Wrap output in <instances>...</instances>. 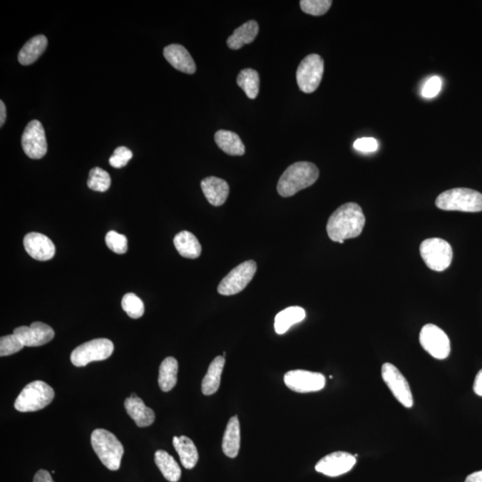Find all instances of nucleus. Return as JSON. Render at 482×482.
Wrapping results in <instances>:
<instances>
[{
	"instance_id": "nucleus-23",
	"label": "nucleus",
	"mask_w": 482,
	"mask_h": 482,
	"mask_svg": "<svg viewBox=\"0 0 482 482\" xmlns=\"http://www.w3.org/2000/svg\"><path fill=\"white\" fill-rule=\"evenodd\" d=\"M225 364V358L221 356L216 357L212 362L202 381V393L204 395L211 396L218 391Z\"/></svg>"
},
{
	"instance_id": "nucleus-32",
	"label": "nucleus",
	"mask_w": 482,
	"mask_h": 482,
	"mask_svg": "<svg viewBox=\"0 0 482 482\" xmlns=\"http://www.w3.org/2000/svg\"><path fill=\"white\" fill-rule=\"evenodd\" d=\"M122 307L133 319H139L144 314L145 307L143 300L134 293H127L123 296Z\"/></svg>"
},
{
	"instance_id": "nucleus-39",
	"label": "nucleus",
	"mask_w": 482,
	"mask_h": 482,
	"mask_svg": "<svg viewBox=\"0 0 482 482\" xmlns=\"http://www.w3.org/2000/svg\"><path fill=\"white\" fill-rule=\"evenodd\" d=\"M34 482H55L53 481L51 473L46 470L38 471L35 474Z\"/></svg>"
},
{
	"instance_id": "nucleus-5",
	"label": "nucleus",
	"mask_w": 482,
	"mask_h": 482,
	"mask_svg": "<svg viewBox=\"0 0 482 482\" xmlns=\"http://www.w3.org/2000/svg\"><path fill=\"white\" fill-rule=\"evenodd\" d=\"M55 398V391L44 381L31 382L21 391L15 402L19 412L29 413L45 409Z\"/></svg>"
},
{
	"instance_id": "nucleus-29",
	"label": "nucleus",
	"mask_w": 482,
	"mask_h": 482,
	"mask_svg": "<svg viewBox=\"0 0 482 482\" xmlns=\"http://www.w3.org/2000/svg\"><path fill=\"white\" fill-rule=\"evenodd\" d=\"M155 462L164 477L170 482L179 481L182 476V470L178 463L165 450H158L155 453Z\"/></svg>"
},
{
	"instance_id": "nucleus-18",
	"label": "nucleus",
	"mask_w": 482,
	"mask_h": 482,
	"mask_svg": "<svg viewBox=\"0 0 482 482\" xmlns=\"http://www.w3.org/2000/svg\"><path fill=\"white\" fill-rule=\"evenodd\" d=\"M201 189L209 203L215 207L225 204L230 193L229 184L226 180L215 176L202 180Z\"/></svg>"
},
{
	"instance_id": "nucleus-9",
	"label": "nucleus",
	"mask_w": 482,
	"mask_h": 482,
	"mask_svg": "<svg viewBox=\"0 0 482 482\" xmlns=\"http://www.w3.org/2000/svg\"><path fill=\"white\" fill-rule=\"evenodd\" d=\"M256 272V262L253 260L244 262V263L232 269L222 279L218 286V293L223 296L236 295L249 285Z\"/></svg>"
},
{
	"instance_id": "nucleus-28",
	"label": "nucleus",
	"mask_w": 482,
	"mask_h": 482,
	"mask_svg": "<svg viewBox=\"0 0 482 482\" xmlns=\"http://www.w3.org/2000/svg\"><path fill=\"white\" fill-rule=\"evenodd\" d=\"M178 362L175 357H166L159 367L158 384L161 391H171L177 384V374H178Z\"/></svg>"
},
{
	"instance_id": "nucleus-38",
	"label": "nucleus",
	"mask_w": 482,
	"mask_h": 482,
	"mask_svg": "<svg viewBox=\"0 0 482 482\" xmlns=\"http://www.w3.org/2000/svg\"><path fill=\"white\" fill-rule=\"evenodd\" d=\"M354 150L364 152V153H371L377 151L379 148L378 141L374 138H362L354 141Z\"/></svg>"
},
{
	"instance_id": "nucleus-24",
	"label": "nucleus",
	"mask_w": 482,
	"mask_h": 482,
	"mask_svg": "<svg viewBox=\"0 0 482 482\" xmlns=\"http://www.w3.org/2000/svg\"><path fill=\"white\" fill-rule=\"evenodd\" d=\"M48 39L44 35H37L28 41L19 54L21 65L29 66L34 63L47 48Z\"/></svg>"
},
{
	"instance_id": "nucleus-6",
	"label": "nucleus",
	"mask_w": 482,
	"mask_h": 482,
	"mask_svg": "<svg viewBox=\"0 0 482 482\" xmlns=\"http://www.w3.org/2000/svg\"><path fill=\"white\" fill-rule=\"evenodd\" d=\"M421 257L432 271L442 272L448 269L453 260L451 246L439 237L423 241L420 246Z\"/></svg>"
},
{
	"instance_id": "nucleus-31",
	"label": "nucleus",
	"mask_w": 482,
	"mask_h": 482,
	"mask_svg": "<svg viewBox=\"0 0 482 482\" xmlns=\"http://www.w3.org/2000/svg\"><path fill=\"white\" fill-rule=\"evenodd\" d=\"M111 186V177L105 170L95 168L91 170L88 175V187L98 193H105Z\"/></svg>"
},
{
	"instance_id": "nucleus-10",
	"label": "nucleus",
	"mask_w": 482,
	"mask_h": 482,
	"mask_svg": "<svg viewBox=\"0 0 482 482\" xmlns=\"http://www.w3.org/2000/svg\"><path fill=\"white\" fill-rule=\"evenodd\" d=\"M420 343L424 349L436 359H446L451 351L448 335L437 325L430 324L424 326L420 332Z\"/></svg>"
},
{
	"instance_id": "nucleus-30",
	"label": "nucleus",
	"mask_w": 482,
	"mask_h": 482,
	"mask_svg": "<svg viewBox=\"0 0 482 482\" xmlns=\"http://www.w3.org/2000/svg\"><path fill=\"white\" fill-rule=\"evenodd\" d=\"M237 83L250 99L256 98L260 93V78L256 70L246 68L241 71Z\"/></svg>"
},
{
	"instance_id": "nucleus-16",
	"label": "nucleus",
	"mask_w": 482,
	"mask_h": 482,
	"mask_svg": "<svg viewBox=\"0 0 482 482\" xmlns=\"http://www.w3.org/2000/svg\"><path fill=\"white\" fill-rule=\"evenodd\" d=\"M24 246L30 257L38 261L51 260L56 254L54 243L48 237L41 233H28L24 237Z\"/></svg>"
},
{
	"instance_id": "nucleus-1",
	"label": "nucleus",
	"mask_w": 482,
	"mask_h": 482,
	"mask_svg": "<svg viewBox=\"0 0 482 482\" xmlns=\"http://www.w3.org/2000/svg\"><path fill=\"white\" fill-rule=\"evenodd\" d=\"M366 225V216L359 205L347 203L339 207L329 216L327 233L334 242L353 239L360 235Z\"/></svg>"
},
{
	"instance_id": "nucleus-17",
	"label": "nucleus",
	"mask_w": 482,
	"mask_h": 482,
	"mask_svg": "<svg viewBox=\"0 0 482 482\" xmlns=\"http://www.w3.org/2000/svg\"><path fill=\"white\" fill-rule=\"evenodd\" d=\"M164 56L170 65L176 70L188 74L196 72L197 67L193 56L182 45L172 44L164 49Z\"/></svg>"
},
{
	"instance_id": "nucleus-11",
	"label": "nucleus",
	"mask_w": 482,
	"mask_h": 482,
	"mask_svg": "<svg viewBox=\"0 0 482 482\" xmlns=\"http://www.w3.org/2000/svg\"><path fill=\"white\" fill-rule=\"evenodd\" d=\"M381 376L396 400L404 406L411 409L414 405L412 391L401 371L392 364L386 363L381 367Z\"/></svg>"
},
{
	"instance_id": "nucleus-22",
	"label": "nucleus",
	"mask_w": 482,
	"mask_h": 482,
	"mask_svg": "<svg viewBox=\"0 0 482 482\" xmlns=\"http://www.w3.org/2000/svg\"><path fill=\"white\" fill-rule=\"evenodd\" d=\"M173 444L178 453L180 462L188 470L193 469L198 462V452L194 442L186 436L173 437Z\"/></svg>"
},
{
	"instance_id": "nucleus-41",
	"label": "nucleus",
	"mask_w": 482,
	"mask_h": 482,
	"mask_svg": "<svg viewBox=\"0 0 482 482\" xmlns=\"http://www.w3.org/2000/svg\"><path fill=\"white\" fill-rule=\"evenodd\" d=\"M466 482H482V471L469 475L466 478Z\"/></svg>"
},
{
	"instance_id": "nucleus-15",
	"label": "nucleus",
	"mask_w": 482,
	"mask_h": 482,
	"mask_svg": "<svg viewBox=\"0 0 482 482\" xmlns=\"http://www.w3.org/2000/svg\"><path fill=\"white\" fill-rule=\"evenodd\" d=\"M13 333L19 337L24 347L43 346L55 337L54 329L41 322H33L30 326H21L14 329Z\"/></svg>"
},
{
	"instance_id": "nucleus-20",
	"label": "nucleus",
	"mask_w": 482,
	"mask_h": 482,
	"mask_svg": "<svg viewBox=\"0 0 482 482\" xmlns=\"http://www.w3.org/2000/svg\"><path fill=\"white\" fill-rule=\"evenodd\" d=\"M222 448L230 458H235L240 448V425L239 418H230L223 435Z\"/></svg>"
},
{
	"instance_id": "nucleus-25",
	"label": "nucleus",
	"mask_w": 482,
	"mask_h": 482,
	"mask_svg": "<svg viewBox=\"0 0 482 482\" xmlns=\"http://www.w3.org/2000/svg\"><path fill=\"white\" fill-rule=\"evenodd\" d=\"M173 243L180 256L195 260L200 256L202 247L200 241L194 234L183 230L177 234Z\"/></svg>"
},
{
	"instance_id": "nucleus-14",
	"label": "nucleus",
	"mask_w": 482,
	"mask_h": 482,
	"mask_svg": "<svg viewBox=\"0 0 482 482\" xmlns=\"http://www.w3.org/2000/svg\"><path fill=\"white\" fill-rule=\"evenodd\" d=\"M357 463L356 456L347 452H334L322 458L315 466L318 473L329 477H338L349 473Z\"/></svg>"
},
{
	"instance_id": "nucleus-35",
	"label": "nucleus",
	"mask_w": 482,
	"mask_h": 482,
	"mask_svg": "<svg viewBox=\"0 0 482 482\" xmlns=\"http://www.w3.org/2000/svg\"><path fill=\"white\" fill-rule=\"evenodd\" d=\"M106 244L110 250L118 255L125 254L128 250L127 237L115 230H110L106 236Z\"/></svg>"
},
{
	"instance_id": "nucleus-12",
	"label": "nucleus",
	"mask_w": 482,
	"mask_h": 482,
	"mask_svg": "<svg viewBox=\"0 0 482 482\" xmlns=\"http://www.w3.org/2000/svg\"><path fill=\"white\" fill-rule=\"evenodd\" d=\"M22 147L24 153L31 159H41L47 154V138L40 120H34L28 123L22 136Z\"/></svg>"
},
{
	"instance_id": "nucleus-7",
	"label": "nucleus",
	"mask_w": 482,
	"mask_h": 482,
	"mask_svg": "<svg viewBox=\"0 0 482 482\" xmlns=\"http://www.w3.org/2000/svg\"><path fill=\"white\" fill-rule=\"evenodd\" d=\"M113 352V344L108 339H96L77 347L71 354L74 366L83 367L91 362L108 359Z\"/></svg>"
},
{
	"instance_id": "nucleus-42",
	"label": "nucleus",
	"mask_w": 482,
	"mask_h": 482,
	"mask_svg": "<svg viewBox=\"0 0 482 482\" xmlns=\"http://www.w3.org/2000/svg\"><path fill=\"white\" fill-rule=\"evenodd\" d=\"M6 118V109L4 102L0 101V126L4 125Z\"/></svg>"
},
{
	"instance_id": "nucleus-8",
	"label": "nucleus",
	"mask_w": 482,
	"mask_h": 482,
	"mask_svg": "<svg viewBox=\"0 0 482 482\" xmlns=\"http://www.w3.org/2000/svg\"><path fill=\"white\" fill-rule=\"evenodd\" d=\"M324 59L317 54L308 55L297 70V83L304 93H313L320 85L324 76Z\"/></svg>"
},
{
	"instance_id": "nucleus-40",
	"label": "nucleus",
	"mask_w": 482,
	"mask_h": 482,
	"mask_svg": "<svg viewBox=\"0 0 482 482\" xmlns=\"http://www.w3.org/2000/svg\"><path fill=\"white\" fill-rule=\"evenodd\" d=\"M473 391L478 396H482V369L478 371L475 378Z\"/></svg>"
},
{
	"instance_id": "nucleus-33",
	"label": "nucleus",
	"mask_w": 482,
	"mask_h": 482,
	"mask_svg": "<svg viewBox=\"0 0 482 482\" xmlns=\"http://www.w3.org/2000/svg\"><path fill=\"white\" fill-rule=\"evenodd\" d=\"M332 5V0H301L300 8L308 15L320 16L329 11Z\"/></svg>"
},
{
	"instance_id": "nucleus-36",
	"label": "nucleus",
	"mask_w": 482,
	"mask_h": 482,
	"mask_svg": "<svg viewBox=\"0 0 482 482\" xmlns=\"http://www.w3.org/2000/svg\"><path fill=\"white\" fill-rule=\"evenodd\" d=\"M133 157V152L128 148L118 147L113 152L112 157L109 158V164L113 168H125Z\"/></svg>"
},
{
	"instance_id": "nucleus-21",
	"label": "nucleus",
	"mask_w": 482,
	"mask_h": 482,
	"mask_svg": "<svg viewBox=\"0 0 482 482\" xmlns=\"http://www.w3.org/2000/svg\"><path fill=\"white\" fill-rule=\"evenodd\" d=\"M258 31H260V26L256 21H249L233 31L227 40V45L230 48L237 51L242 48L244 45L253 42L257 36Z\"/></svg>"
},
{
	"instance_id": "nucleus-4",
	"label": "nucleus",
	"mask_w": 482,
	"mask_h": 482,
	"mask_svg": "<svg viewBox=\"0 0 482 482\" xmlns=\"http://www.w3.org/2000/svg\"><path fill=\"white\" fill-rule=\"evenodd\" d=\"M435 204L438 208L444 211L481 212L482 194L466 188H456L439 195Z\"/></svg>"
},
{
	"instance_id": "nucleus-27",
	"label": "nucleus",
	"mask_w": 482,
	"mask_h": 482,
	"mask_svg": "<svg viewBox=\"0 0 482 482\" xmlns=\"http://www.w3.org/2000/svg\"><path fill=\"white\" fill-rule=\"evenodd\" d=\"M215 140L223 152L230 155H243L245 146L239 135L230 130H220L215 133Z\"/></svg>"
},
{
	"instance_id": "nucleus-13",
	"label": "nucleus",
	"mask_w": 482,
	"mask_h": 482,
	"mask_svg": "<svg viewBox=\"0 0 482 482\" xmlns=\"http://www.w3.org/2000/svg\"><path fill=\"white\" fill-rule=\"evenodd\" d=\"M287 387L297 393L322 391L325 387L324 375L304 370L289 371L284 375Z\"/></svg>"
},
{
	"instance_id": "nucleus-2",
	"label": "nucleus",
	"mask_w": 482,
	"mask_h": 482,
	"mask_svg": "<svg viewBox=\"0 0 482 482\" xmlns=\"http://www.w3.org/2000/svg\"><path fill=\"white\" fill-rule=\"evenodd\" d=\"M319 177V169L310 162H297L289 166L279 180L277 190L283 198L294 196L313 185Z\"/></svg>"
},
{
	"instance_id": "nucleus-26",
	"label": "nucleus",
	"mask_w": 482,
	"mask_h": 482,
	"mask_svg": "<svg viewBox=\"0 0 482 482\" xmlns=\"http://www.w3.org/2000/svg\"><path fill=\"white\" fill-rule=\"evenodd\" d=\"M306 311L300 307H290L280 312L275 317L276 333L280 335L284 334L292 326L302 322L306 318Z\"/></svg>"
},
{
	"instance_id": "nucleus-19",
	"label": "nucleus",
	"mask_w": 482,
	"mask_h": 482,
	"mask_svg": "<svg viewBox=\"0 0 482 482\" xmlns=\"http://www.w3.org/2000/svg\"><path fill=\"white\" fill-rule=\"evenodd\" d=\"M125 407L127 414L135 421L138 427H148L154 424L155 418L154 411L145 405L143 399H140L139 396H136V398L130 396V398L126 399Z\"/></svg>"
},
{
	"instance_id": "nucleus-37",
	"label": "nucleus",
	"mask_w": 482,
	"mask_h": 482,
	"mask_svg": "<svg viewBox=\"0 0 482 482\" xmlns=\"http://www.w3.org/2000/svg\"><path fill=\"white\" fill-rule=\"evenodd\" d=\"M442 81L438 76H432L425 83L421 95L425 98L436 97L441 91Z\"/></svg>"
},
{
	"instance_id": "nucleus-34",
	"label": "nucleus",
	"mask_w": 482,
	"mask_h": 482,
	"mask_svg": "<svg viewBox=\"0 0 482 482\" xmlns=\"http://www.w3.org/2000/svg\"><path fill=\"white\" fill-rule=\"evenodd\" d=\"M24 347V343L16 334L1 337L0 339V357H8L19 352Z\"/></svg>"
},
{
	"instance_id": "nucleus-3",
	"label": "nucleus",
	"mask_w": 482,
	"mask_h": 482,
	"mask_svg": "<svg viewBox=\"0 0 482 482\" xmlns=\"http://www.w3.org/2000/svg\"><path fill=\"white\" fill-rule=\"evenodd\" d=\"M91 446L99 460L110 471L120 469L125 448L112 432L97 429L91 434Z\"/></svg>"
}]
</instances>
